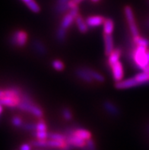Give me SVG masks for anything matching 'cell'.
Returning <instances> with one entry per match:
<instances>
[{"instance_id":"30bf717a","label":"cell","mask_w":149,"mask_h":150,"mask_svg":"<svg viewBox=\"0 0 149 150\" xmlns=\"http://www.w3.org/2000/svg\"><path fill=\"white\" fill-rule=\"evenodd\" d=\"M104 47H105V55L109 56L113 51V39L112 34H104Z\"/></svg>"},{"instance_id":"d590c367","label":"cell","mask_w":149,"mask_h":150,"mask_svg":"<svg viewBox=\"0 0 149 150\" xmlns=\"http://www.w3.org/2000/svg\"><path fill=\"white\" fill-rule=\"evenodd\" d=\"M71 1V0H57L56 2L57 3L59 4H62V3H66V2H68Z\"/></svg>"},{"instance_id":"9a60e30c","label":"cell","mask_w":149,"mask_h":150,"mask_svg":"<svg viewBox=\"0 0 149 150\" xmlns=\"http://www.w3.org/2000/svg\"><path fill=\"white\" fill-rule=\"evenodd\" d=\"M75 18H76L73 17L71 14L69 13L66 14L64 17H63V18H62V21H61L60 27L61 28H64L66 30V29L68 28L72 25V24L73 23Z\"/></svg>"},{"instance_id":"7a4b0ae2","label":"cell","mask_w":149,"mask_h":150,"mask_svg":"<svg viewBox=\"0 0 149 150\" xmlns=\"http://www.w3.org/2000/svg\"><path fill=\"white\" fill-rule=\"evenodd\" d=\"M124 11L129 27V29H130L131 34L133 36V38L138 36L139 35V32H138V29L137 28V25H136V21H135L134 14H133L132 8L128 6H126Z\"/></svg>"},{"instance_id":"d6986e66","label":"cell","mask_w":149,"mask_h":150,"mask_svg":"<svg viewBox=\"0 0 149 150\" xmlns=\"http://www.w3.org/2000/svg\"><path fill=\"white\" fill-rule=\"evenodd\" d=\"M74 134H76L78 137H79L80 138L85 139V140H88V139L91 138V134L88 130H86L85 129H81V128L76 129Z\"/></svg>"},{"instance_id":"f1b7e54d","label":"cell","mask_w":149,"mask_h":150,"mask_svg":"<svg viewBox=\"0 0 149 150\" xmlns=\"http://www.w3.org/2000/svg\"><path fill=\"white\" fill-rule=\"evenodd\" d=\"M47 125L43 120H40L36 124V130L37 131H47Z\"/></svg>"},{"instance_id":"484cf974","label":"cell","mask_w":149,"mask_h":150,"mask_svg":"<svg viewBox=\"0 0 149 150\" xmlns=\"http://www.w3.org/2000/svg\"><path fill=\"white\" fill-rule=\"evenodd\" d=\"M48 138L51 139H55V140L66 141V136L65 134H61V133H49V137Z\"/></svg>"},{"instance_id":"f546056e","label":"cell","mask_w":149,"mask_h":150,"mask_svg":"<svg viewBox=\"0 0 149 150\" xmlns=\"http://www.w3.org/2000/svg\"><path fill=\"white\" fill-rule=\"evenodd\" d=\"M62 115L63 117L66 119V120H71L72 118V114L70 111L69 109L68 108H64L62 110Z\"/></svg>"},{"instance_id":"74e56055","label":"cell","mask_w":149,"mask_h":150,"mask_svg":"<svg viewBox=\"0 0 149 150\" xmlns=\"http://www.w3.org/2000/svg\"><path fill=\"white\" fill-rule=\"evenodd\" d=\"M81 150H89L88 148L87 147V146H85V147H83V148H81Z\"/></svg>"},{"instance_id":"5b68a950","label":"cell","mask_w":149,"mask_h":150,"mask_svg":"<svg viewBox=\"0 0 149 150\" xmlns=\"http://www.w3.org/2000/svg\"><path fill=\"white\" fill-rule=\"evenodd\" d=\"M110 68H111L112 72H113V79L115 80L116 82H117L123 80L124 72H123V64L121 62L118 61L116 63L112 65Z\"/></svg>"},{"instance_id":"d4e9b609","label":"cell","mask_w":149,"mask_h":150,"mask_svg":"<svg viewBox=\"0 0 149 150\" xmlns=\"http://www.w3.org/2000/svg\"><path fill=\"white\" fill-rule=\"evenodd\" d=\"M32 135L38 139H47L49 137V133L47 131H37L33 132Z\"/></svg>"},{"instance_id":"4dcf8cb0","label":"cell","mask_w":149,"mask_h":150,"mask_svg":"<svg viewBox=\"0 0 149 150\" xmlns=\"http://www.w3.org/2000/svg\"><path fill=\"white\" fill-rule=\"evenodd\" d=\"M11 124H13L15 127H21L23 124L22 120L18 117H14L11 119Z\"/></svg>"},{"instance_id":"44dd1931","label":"cell","mask_w":149,"mask_h":150,"mask_svg":"<svg viewBox=\"0 0 149 150\" xmlns=\"http://www.w3.org/2000/svg\"><path fill=\"white\" fill-rule=\"evenodd\" d=\"M71 8V6H70L69 2H66V3H62L59 4L57 3V5L55 6V11L56 13H64L65 11H68Z\"/></svg>"},{"instance_id":"7c38bea8","label":"cell","mask_w":149,"mask_h":150,"mask_svg":"<svg viewBox=\"0 0 149 150\" xmlns=\"http://www.w3.org/2000/svg\"><path fill=\"white\" fill-rule=\"evenodd\" d=\"M121 56V50L117 48L116 50H113L109 56H108V64L109 67H111L112 65L118 62L119 59V57Z\"/></svg>"},{"instance_id":"4fadbf2b","label":"cell","mask_w":149,"mask_h":150,"mask_svg":"<svg viewBox=\"0 0 149 150\" xmlns=\"http://www.w3.org/2000/svg\"><path fill=\"white\" fill-rule=\"evenodd\" d=\"M47 148H53V149H61L64 147L66 145V141L55 140V139H47L46 141Z\"/></svg>"},{"instance_id":"f35d334b","label":"cell","mask_w":149,"mask_h":150,"mask_svg":"<svg viewBox=\"0 0 149 150\" xmlns=\"http://www.w3.org/2000/svg\"><path fill=\"white\" fill-rule=\"evenodd\" d=\"M145 25H146V27H147L148 28H149V20H148V21L146 22Z\"/></svg>"},{"instance_id":"1f68e13d","label":"cell","mask_w":149,"mask_h":150,"mask_svg":"<svg viewBox=\"0 0 149 150\" xmlns=\"http://www.w3.org/2000/svg\"><path fill=\"white\" fill-rule=\"evenodd\" d=\"M22 129L26 130H36V124H25L21 126Z\"/></svg>"},{"instance_id":"7402d4cb","label":"cell","mask_w":149,"mask_h":150,"mask_svg":"<svg viewBox=\"0 0 149 150\" xmlns=\"http://www.w3.org/2000/svg\"><path fill=\"white\" fill-rule=\"evenodd\" d=\"M33 45H34V49L36 50L38 52V53H40V54H42V55H44L47 53L46 51V48L44 47V45L42 44L40 40H35L33 43Z\"/></svg>"},{"instance_id":"60d3db41","label":"cell","mask_w":149,"mask_h":150,"mask_svg":"<svg viewBox=\"0 0 149 150\" xmlns=\"http://www.w3.org/2000/svg\"><path fill=\"white\" fill-rule=\"evenodd\" d=\"M91 1L94 2H98V1H100V0H91Z\"/></svg>"},{"instance_id":"ac0fdd59","label":"cell","mask_w":149,"mask_h":150,"mask_svg":"<svg viewBox=\"0 0 149 150\" xmlns=\"http://www.w3.org/2000/svg\"><path fill=\"white\" fill-rule=\"evenodd\" d=\"M104 34H112L113 31V21L111 18H107L104 22Z\"/></svg>"},{"instance_id":"ba28073f","label":"cell","mask_w":149,"mask_h":150,"mask_svg":"<svg viewBox=\"0 0 149 150\" xmlns=\"http://www.w3.org/2000/svg\"><path fill=\"white\" fill-rule=\"evenodd\" d=\"M136 86H138L134 77L125 80H121L119 82H117L115 85V87L117 89H126V88H130L136 87Z\"/></svg>"},{"instance_id":"2e32d148","label":"cell","mask_w":149,"mask_h":150,"mask_svg":"<svg viewBox=\"0 0 149 150\" xmlns=\"http://www.w3.org/2000/svg\"><path fill=\"white\" fill-rule=\"evenodd\" d=\"M75 20H76V25H77L78 28V29H79L80 31H81V33L87 32L88 27V26L86 21H84L83 18H82V17H81L79 14H78V15L76 16V18H75Z\"/></svg>"},{"instance_id":"4316f807","label":"cell","mask_w":149,"mask_h":150,"mask_svg":"<svg viewBox=\"0 0 149 150\" xmlns=\"http://www.w3.org/2000/svg\"><path fill=\"white\" fill-rule=\"evenodd\" d=\"M66 35V30L64 28H62L61 27H59V28L57 30L56 32V38L57 40L59 42H63L65 40Z\"/></svg>"},{"instance_id":"b9f144b4","label":"cell","mask_w":149,"mask_h":150,"mask_svg":"<svg viewBox=\"0 0 149 150\" xmlns=\"http://www.w3.org/2000/svg\"><path fill=\"white\" fill-rule=\"evenodd\" d=\"M148 133H149V126H148Z\"/></svg>"},{"instance_id":"8d00e7d4","label":"cell","mask_w":149,"mask_h":150,"mask_svg":"<svg viewBox=\"0 0 149 150\" xmlns=\"http://www.w3.org/2000/svg\"><path fill=\"white\" fill-rule=\"evenodd\" d=\"M2 110H3V108H2V105L0 104V115L2 113Z\"/></svg>"},{"instance_id":"277c9868","label":"cell","mask_w":149,"mask_h":150,"mask_svg":"<svg viewBox=\"0 0 149 150\" xmlns=\"http://www.w3.org/2000/svg\"><path fill=\"white\" fill-rule=\"evenodd\" d=\"M21 102V96H3L0 98V104L8 108H15Z\"/></svg>"},{"instance_id":"3957f363","label":"cell","mask_w":149,"mask_h":150,"mask_svg":"<svg viewBox=\"0 0 149 150\" xmlns=\"http://www.w3.org/2000/svg\"><path fill=\"white\" fill-rule=\"evenodd\" d=\"M18 108L22 110H25L30 114H34V116L37 117H42L44 115V112L40 108L34 105V102L29 103V102H24L21 101L18 105Z\"/></svg>"},{"instance_id":"83f0119b","label":"cell","mask_w":149,"mask_h":150,"mask_svg":"<svg viewBox=\"0 0 149 150\" xmlns=\"http://www.w3.org/2000/svg\"><path fill=\"white\" fill-rule=\"evenodd\" d=\"M52 65H53V68L55 69H56V70L60 71L64 69V65H63V63L60 60H54L53 63H52Z\"/></svg>"},{"instance_id":"6da1fadb","label":"cell","mask_w":149,"mask_h":150,"mask_svg":"<svg viewBox=\"0 0 149 150\" xmlns=\"http://www.w3.org/2000/svg\"><path fill=\"white\" fill-rule=\"evenodd\" d=\"M148 47L144 46L136 45L132 50V59L136 67L145 72H149V59L148 57Z\"/></svg>"},{"instance_id":"8fae6325","label":"cell","mask_w":149,"mask_h":150,"mask_svg":"<svg viewBox=\"0 0 149 150\" xmlns=\"http://www.w3.org/2000/svg\"><path fill=\"white\" fill-rule=\"evenodd\" d=\"M134 78L138 83V86L145 85V84L149 83V72L142 71V72L136 74L134 76Z\"/></svg>"},{"instance_id":"cb8c5ba5","label":"cell","mask_w":149,"mask_h":150,"mask_svg":"<svg viewBox=\"0 0 149 150\" xmlns=\"http://www.w3.org/2000/svg\"><path fill=\"white\" fill-rule=\"evenodd\" d=\"M26 5L28 7L29 9L31 10V11H32L33 12H34V13H38V12H40V6H38L37 3L34 0H30V2H27Z\"/></svg>"},{"instance_id":"52a82bcc","label":"cell","mask_w":149,"mask_h":150,"mask_svg":"<svg viewBox=\"0 0 149 150\" xmlns=\"http://www.w3.org/2000/svg\"><path fill=\"white\" fill-rule=\"evenodd\" d=\"M86 140L81 139L79 137H78L76 134H72V135L66 136V142L68 144L72 145V146L75 148L78 147V148H83L86 146Z\"/></svg>"},{"instance_id":"d6a6232c","label":"cell","mask_w":149,"mask_h":150,"mask_svg":"<svg viewBox=\"0 0 149 150\" xmlns=\"http://www.w3.org/2000/svg\"><path fill=\"white\" fill-rule=\"evenodd\" d=\"M86 146L88 148L89 150H96V146H95V142L91 139L86 140Z\"/></svg>"},{"instance_id":"603a6c76","label":"cell","mask_w":149,"mask_h":150,"mask_svg":"<svg viewBox=\"0 0 149 150\" xmlns=\"http://www.w3.org/2000/svg\"><path fill=\"white\" fill-rule=\"evenodd\" d=\"M133 41H134V44L136 45L144 46V47H149V40L145 39V38H141L139 35L137 37H134L133 38Z\"/></svg>"},{"instance_id":"9c48e42d","label":"cell","mask_w":149,"mask_h":150,"mask_svg":"<svg viewBox=\"0 0 149 150\" xmlns=\"http://www.w3.org/2000/svg\"><path fill=\"white\" fill-rule=\"evenodd\" d=\"M105 21V18L102 16H90L86 19V23L88 27L94 28V27H98L103 25Z\"/></svg>"},{"instance_id":"836d02e7","label":"cell","mask_w":149,"mask_h":150,"mask_svg":"<svg viewBox=\"0 0 149 150\" xmlns=\"http://www.w3.org/2000/svg\"><path fill=\"white\" fill-rule=\"evenodd\" d=\"M78 11H79V9H78V6H76V7H73V8H70L69 11H68V13L71 14V15L73 16V17L76 18V16L78 15Z\"/></svg>"},{"instance_id":"e575fe53","label":"cell","mask_w":149,"mask_h":150,"mask_svg":"<svg viewBox=\"0 0 149 150\" xmlns=\"http://www.w3.org/2000/svg\"><path fill=\"white\" fill-rule=\"evenodd\" d=\"M31 149V145L23 144L20 148V150H30Z\"/></svg>"},{"instance_id":"8992f818","label":"cell","mask_w":149,"mask_h":150,"mask_svg":"<svg viewBox=\"0 0 149 150\" xmlns=\"http://www.w3.org/2000/svg\"><path fill=\"white\" fill-rule=\"evenodd\" d=\"M27 34L26 32L23 30H18L14 33L13 36L11 38V42L15 45H17L18 47H23L25 46L27 42Z\"/></svg>"},{"instance_id":"5bb4252c","label":"cell","mask_w":149,"mask_h":150,"mask_svg":"<svg viewBox=\"0 0 149 150\" xmlns=\"http://www.w3.org/2000/svg\"><path fill=\"white\" fill-rule=\"evenodd\" d=\"M76 73L78 78L84 80L85 82H88V83H91L93 82V79L91 78V76L88 73L87 71L85 70L84 68L77 69L76 70Z\"/></svg>"},{"instance_id":"e0dca14e","label":"cell","mask_w":149,"mask_h":150,"mask_svg":"<svg viewBox=\"0 0 149 150\" xmlns=\"http://www.w3.org/2000/svg\"><path fill=\"white\" fill-rule=\"evenodd\" d=\"M104 107L105 110L109 113V114L113 115V116H117L119 114V110L117 108L115 105H113V103H111L110 101H105L104 103Z\"/></svg>"},{"instance_id":"ffe728a7","label":"cell","mask_w":149,"mask_h":150,"mask_svg":"<svg viewBox=\"0 0 149 150\" xmlns=\"http://www.w3.org/2000/svg\"><path fill=\"white\" fill-rule=\"evenodd\" d=\"M84 69H85V70L87 71L88 73L91 76V78H92L93 79L97 80V82H104V77L102 76V75H100V73L95 72V71L92 70V69H89V68H84Z\"/></svg>"},{"instance_id":"ab89813d","label":"cell","mask_w":149,"mask_h":150,"mask_svg":"<svg viewBox=\"0 0 149 150\" xmlns=\"http://www.w3.org/2000/svg\"><path fill=\"white\" fill-rule=\"evenodd\" d=\"M21 1H23V2H25V4H26V3H27V2H30V0H21Z\"/></svg>"}]
</instances>
